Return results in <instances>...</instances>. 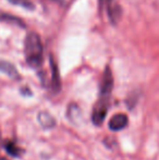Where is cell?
I'll return each mask as SVG.
<instances>
[{"label":"cell","instance_id":"7a4b0ae2","mask_svg":"<svg viewBox=\"0 0 159 160\" xmlns=\"http://www.w3.org/2000/svg\"><path fill=\"white\" fill-rule=\"evenodd\" d=\"M113 87V78L111 70L109 67H107L104 71V75L100 83V89H99V98L102 99H110L111 92Z\"/></svg>","mask_w":159,"mask_h":160},{"label":"cell","instance_id":"3957f363","mask_svg":"<svg viewBox=\"0 0 159 160\" xmlns=\"http://www.w3.org/2000/svg\"><path fill=\"white\" fill-rule=\"evenodd\" d=\"M109 109V101L108 100H102V99H98L96 102L95 107L93 110V116H92V120L95 125H102L104 122L106 114Z\"/></svg>","mask_w":159,"mask_h":160},{"label":"cell","instance_id":"6da1fadb","mask_svg":"<svg viewBox=\"0 0 159 160\" xmlns=\"http://www.w3.org/2000/svg\"><path fill=\"white\" fill-rule=\"evenodd\" d=\"M24 56L27 64L38 68L44 59V46L40 36L35 32H30L24 39Z\"/></svg>","mask_w":159,"mask_h":160},{"label":"cell","instance_id":"8fae6325","mask_svg":"<svg viewBox=\"0 0 159 160\" xmlns=\"http://www.w3.org/2000/svg\"><path fill=\"white\" fill-rule=\"evenodd\" d=\"M0 160H8V159L4 158V157H0Z\"/></svg>","mask_w":159,"mask_h":160},{"label":"cell","instance_id":"7c38bea8","mask_svg":"<svg viewBox=\"0 0 159 160\" xmlns=\"http://www.w3.org/2000/svg\"><path fill=\"white\" fill-rule=\"evenodd\" d=\"M53 1H60V0H53Z\"/></svg>","mask_w":159,"mask_h":160},{"label":"cell","instance_id":"9c48e42d","mask_svg":"<svg viewBox=\"0 0 159 160\" xmlns=\"http://www.w3.org/2000/svg\"><path fill=\"white\" fill-rule=\"evenodd\" d=\"M9 2L13 4H17V6L23 7L25 9H28V10H33L34 9V3H33L32 0H8Z\"/></svg>","mask_w":159,"mask_h":160},{"label":"cell","instance_id":"277c9868","mask_svg":"<svg viewBox=\"0 0 159 160\" xmlns=\"http://www.w3.org/2000/svg\"><path fill=\"white\" fill-rule=\"evenodd\" d=\"M127 123H129V119H127V114L124 113H117L113 116L109 121V128L113 132H118V131L123 130L127 128Z\"/></svg>","mask_w":159,"mask_h":160},{"label":"cell","instance_id":"8992f818","mask_svg":"<svg viewBox=\"0 0 159 160\" xmlns=\"http://www.w3.org/2000/svg\"><path fill=\"white\" fill-rule=\"evenodd\" d=\"M0 72L7 74L11 78H15V80L19 78L20 76L14 64H12L9 61H6V60H0Z\"/></svg>","mask_w":159,"mask_h":160},{"label":"cell","instance_id":"30bf717a","mask_svg":"<svg viewBox=\"0 0 159 160\" xmlns=\"http://www.w3.org/2000/svg\"><path fill=\"white\" fill-rule=\"evenodd\" d=\"M99 2H100V6L104 7L105 9H107L111 3H112L113 0H99Z\"/></svg>","mask_w":159,"mask_h":160},{"label":"cell","instance_id":"ba28073f","mask_svg":"<svg viewBox=\"0 0 159 160\" xmlns=\"http://www.w3.org/2000/svg\"><path fill=\"white\" fill-rule=\"evenodd\" d=\"M3 147H4V149L7 150V152H8L10 156L14 157V158H20V157L22 156V154H23V149H21V148H20L17 144L13 143V142L8 141L3 145Z\"/></svg>","mask_w":159,"mask_h":160},{"label":"cell","instance_id":"5b68a950","mask_svg":"<svg viewBox=\"0 0 159 160\" xmlns=\"http://www.w3.org/2000/svg\"><path fill=\"white\" fill-rule=\"evenodd\" d=\"M50 68H51V86L55 93H58L61 88V82H60V75L58 71V67L52 58H50Z\"/></svg>","mask_w":159,"mask_h":160},{"label":"cell","instance_id":"52a82bcc","mask_svg":"<svg viewBox=\"0 0 159 160\" xmlns=\"http://www.w3.org/2000/svg\"><path fill=\"white\" fill-rule=\"evenodd\" d=\"M38 122L44 128H52L56 125V120L49 112L40 111L38 113Z\"/></svg>","mask_w":159,"mask_h":160}]
</instances>
